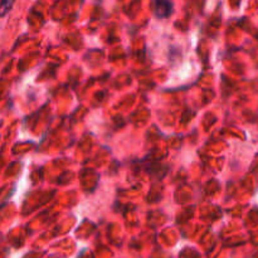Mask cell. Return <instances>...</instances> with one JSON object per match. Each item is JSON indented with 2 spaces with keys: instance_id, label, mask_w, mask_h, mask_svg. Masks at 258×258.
<instances>
[{
  "instance_id": "cell-2",
  "label": "cell",
  "mask_w": 258,
  "mask_h": 258,
  "mask_svg": "<svg viewBox=\"0 0 258 258\" xmlns=\"http://www.w3.org/2000/svg\"><path fill=\"white\" fill-rule=\"evenodd\" d=\"M15 0H2V4H0V15H4L5 13H8L12 8V5L14 4Z\"/></svg>"
},
{
  "instance_id": "cell-1",
  "label": "cell",
  "mask_w": 258,
  "mask_h": 258,
  "mask_svg": "<svg viewBox=\"0 0 258 258\" xmlns=\"http://www.w3.org/2000/svg\"><path fill=\"white\" fill-rule=\"evenodd\" d=\"M173 13V4L170 0H155V14L159 18H166Z\"/></svg>"
}]
</instances>
